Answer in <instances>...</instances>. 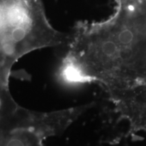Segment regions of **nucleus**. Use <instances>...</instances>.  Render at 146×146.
Segmentation results:
<instances>
[{
	"label": "nucleus",
	"instance_id": "obj_1",
	"mask_svg": "<svg viewBox=\"0 0 146 146\" xmlns=\"http://www.w3.org/2000/svg\"><path fill=\"white\" fill-rule=\"evenodd\" d=\"M68 39L51 25L41 0H0V95L10 93L9 78L18 60Z\"/></svg>",
	"mask_w": 146,
	"mask_h": 146
},
{
	"label": "nucleus",
	"instance_id": "obj_2",
	"mask_svg": "<svg viewBox=\"0 0 146 146\" xmlns=\"http://www.w3.org/2000/svg\"><path fill=\"white\" fill-rule=\"evenodd\" d=\"M87 107L41 112L20 106L0 119V146H45L47 138L65 131Z\"/></svg>",
	"mask_w": 146,
	"mask_h": 146
}]
</instances>
